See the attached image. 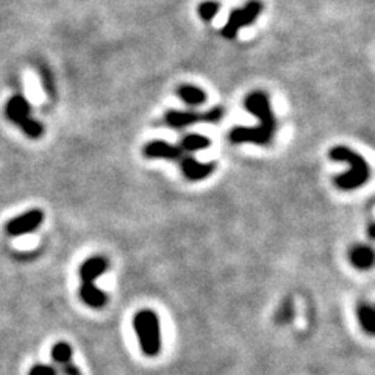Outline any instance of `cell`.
Wrapping results in <instances>:
<instances>
[{"label":"cell","mask_w":375,"mask_h":375,"mask_svg":"<svg viewBox=\"0 0 375 375\" xmlns=\"http://www.w3.org/2000/svg\"><path fill=\"white\" fill-rule=\"evenodd\" d=\"M245 110L260 121V125L255 128L236 127L230 132V141L233 144H256L268 146L274 138L277 119L270 108V102L266 92L255 91L245 97Z\"/></svg>","instance_id":"1"},{"label":"cell","mask_w":375,"mask_h":375,"mask_svg":"<svg viewBox=\"0 0 375 375\" xmlns=\"http://www.w3.org/2000/svg\"><path fill=\"white\" fill-rule=\"evenodd\" d=\"M329 157L335 162L347 163L349 171L335 178V184L342 191H354L365 184L371 175V169L365 158L346 146H335L329 152Z\"/></svg>","instance_id":"2"},{"label":"cell","mask_w":375,"mask_h":375,"mask_svg":"<svg viewBox=\"0 0 375 375\" xmlns=\"http://www.w3.org/2000/svg\"><path fill=\"white\" fill-rule=\"evenodd\" d=\"M133 329L144 355H158L159 349H162V329H159V319L155 315V311H138L133 317Z\"/></svg>","instance_id":"3"},{"label":"cell","mask_w":375,"mask_h":375,"mask_svg":"<svg viewBox=\"0 0 375 375\" xmlns=\"http://www.w3.org/2000/svg\"><path fill=\"white\" fill-rule=\"evenodd\" d=\"M5 113H7V118L19 127L28 138L38 139L44 133V127H42L41 122L35 121L30 116V103L26 97L19 94L11 97L7 103V108H5Z\"/></svg>","instance_id":"4"},{"label":"cell","mask_w":375,"mask_h":375,"mask_svg":"<svg viewBox=\"0 0 375 375\" xmlns=\"http://www.w3.org/2000/svg\"><path fill=\"white\" fill-rule=\"evenodd\" d=\"M263 3L260 0H249L243 8H235L229 16V21L223 28V36L227 40H235L239 30L247 27L256 21V17L261 15Z\"/></svg>","instance_id":"5"},{"label":"cell","mask_w":375,"mask_h":375,"mask_svg":"<svg viewBox=\"0 0 375 375\" xmlns=\"http://www.w3.org/2000/svg\"><path fill=\"white\" fill-rule=\"evenodd\" d=\"M223 116H224V110L220 107L208 110V112L205 113L169 110L164 116V121L171 128H184L188 125L195 124V122H210V124H214V122H219L220 119H223Z\"/></svg>","instance_id":"6"},{"label":"cell","mask_w":375,"mask_h":375,"mask_svg":"<svg viewBox=\"0 0 375 375\" xmlns=\"http://www.w3.org/2000/svg\"><path fill=\"white\" fill-rule=\"evenodd\" d=\"M42 220H44V213L41 210H28L27 213H22L21 216L8 220L5 230L10 236L28 235V233H33L40 229Z\"/></svg>","instance_id":"7"},{"label":"cell","mask_w":375,"mask_h":375,"mask_svg":"<svg viewBox=\"0 0 375 375\" xmlns=\"http://www.w3.org/2000/svg\"><path fill=\"white\" fill-rule=\"evenodd\" d=\"M178 162H180L184 177L191 182L205 180V178L210 177L216 171V163L214 162L202 163L191 155H183Z\"/></svg>","instance_id":"8"},{"label":"cell","mask_w":375,"mask_h":375,"mask_svg":"<svg viewBox=\"0 0 375 375\" xmlns=\"http://www.w3.org/2000/svg\"><path fill=\"white\" fill-rule=\"evenodd\" d=\"M183 150L178 146L169 144L166 141H150L144 146V155L153 159H169V162H177L183 157Z\"/></svg>","instance_id":"9"},{"label":"cell","mask_w":375,"mask_h":375,"mask_svg":"<svg viewBox=\"0 0 375 375\" xmlns=\"http://www.w3.org/2000/svg\"><path fill=\"white\" fill-rule=\"evenodd\" d=\"M108 261L103 256H91L80 268V279L82 284H94L97 279L107 272Z\"/></svg>","instance_id":"10"},{"label":"cell","mask_w":375,"mask_h":375,"mask_svg":"<svg viewBox=\"0 0 375 375\" xmlns=\"http://www.w3.org/2000/svg\"><path fill=\"white\" fill-rule=\"evenodd\" d=\"M80 297L83 302L91 306V308H102L108 302L107 294L103 293L101 288H97L96 284H82L80 288Z\"/></svg>","instance_id":"11"},{"label":"cell","mask_w":375,"mask_h":375,"mask_svg":"<svg viewBox=\"0 0 375 375\" xmlns=\"http://www.w3.org/2000/svg\"><path fill=\"white\" fill-rule=\"evenodd\" d=\"M349 260L356 269H361V270L371 269L374 264V250L372 247H369V245L358 244L350 250Z\"/></svg>","instance_id":"12"},{"label":"cell","mask_w":375,"mask_h":375,"mask_svg":"<svg viewBox=\"0 0 375 375\" xmlns=\"http://www.w3.org/2000/svg\"><path fill=\"white\" fill-rule=\"evenodd\" d=\"M177 94L180 96V99L189 107L204 105L207 101L205 92L202 91L199 86H194V85H180L177 88Z\"/></svg>","instance_id":"13"},{"label":"cell","mask_w":375,"mask_h":375,"mask_svg":"<svg viewBox=\"0 0 375 375\" xmlns=\"http://www.w3.org/2000/svg\"><path fill=\"white\" fill-rule=\"evenodd\" d=\"M211 141L208 139L204 134H198V133H191L186 134V137H183L180 141V149L183 152H199L204 150L207 147H210Z\"/></svg>","instance_id":"14"},{"label":"cell","mask_w":375,"mask_h":375,"mask_svg":"<svg viewBox=\"0 0 375 375\" xmlns=\"http://www.w3.org/2000/svg\"><path fill=\"white\" fill-rule=\"evenodd\" d=\"M356 316H358V322L361 329L366 331L367 335L375 333V311L371 305L363 304L358 306V311H356Z\"/></svg>","instance_id":"15"},{"label":"cell","mask_w":375,"mask_h":375,"mask_svg":"<svg viewBox=\"0 0 375 375\" xmlns=\"http://www.w3.org/2000/svg\"><path fill=\"white\" fill-rule=\"evenodd\" d=\"M52 360L57 363V365L61 367L71 363L72 360V347L67 342H57L52 347Z\"/></svg>","instance_id":"16"},{"label":"cell","mask_w":375,"mask_h":375,"mask_svg":"<svg viewBox=\"0 0 375 375\" xmlns=\"http://www.w3.org/2000/svg\"><path fill=\"white\" fill-rule=\"evenodd\" d=\"M219 8L220 5L218 2H214V0H207V2H202L198 7V15L200 16V19L210 22L219 13Z\"/></svg>","instance_id":"17"},{"label":"cell","mask_w":375,"mask_h":375,"mask_svg":"<svg viewBox=\"0 0 375 375\" xmlns=\"http://www.w3.org/2000/svg\"><path fill=\"white\" fill-rule=\"evenodd\" d=\"M28 375H58V369L51 365H35Z\"/></svg>","instance_id":"18"},{"label":"cell","mask_w":375,"mask_h":375,"mask_svg":"<svg viewBox=\"0 0 375 375\" xmlns=\"http://www.w3.org/2000/svg\"><path fill=\"white\" fill-rule=\"evenodd\" d=\"M61 372H63V375H82L78 371V367L76 365H72V363H67V365L61 366Z\"/></svg>","instance_id":"19"},{"label":"cell","mask_w":375,"mask_h":375,"mask_svg":"<svg viewBox=\"0 0 375 375\" xmlns=\"http://www.w3.org/2000/svg\"><path fill=\"white\" fill-rule=\"evenodd\" d=\"M374 229H375V225L374 223L369 224V239H374L375 238V233H374Z\"/></svg>","instance_id":"20"}]
</instances>
